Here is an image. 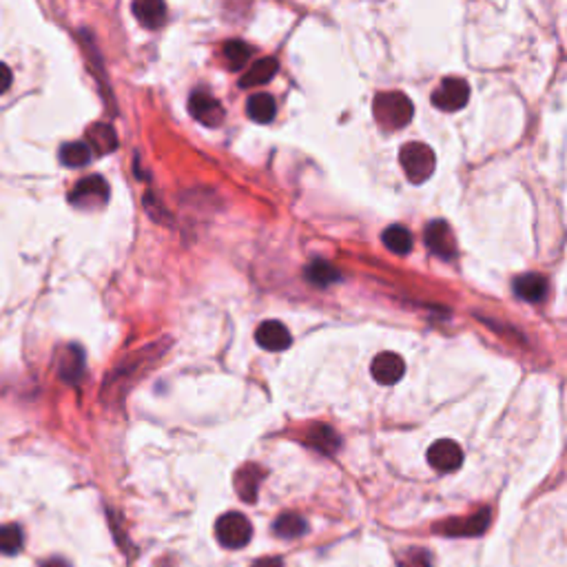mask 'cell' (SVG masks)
<instances>
[{"label":"cell","mask_w":567,"mask_h":567,"mask_svg":"<svg viewBox=\"0 0 567 567\" xmlns=\"http://www.w3.org/2000/svg\"><path fill=\"white\" fill-rule=\"evenodd\" d=\"M412 111L415 109H412L410 97L399 91L379 93L372 102V113L385 131H399L406 127L412 120Z\"/></svg>","instance_id":"obj_1"},{"label":"cell","mask_w":567,"mask_h":567,"mask_svg":"<svg viewBox=\"0 0 567 567\" xmlns=\"http://www.w3.org/2000/svg\"><path fill=\"white\" fill-rule=\"evenodd\" d=\"M399 162H401L403 173L412 184H423L428 177H432L434 168H437L434 151L423 142H408L399 153Z\"/></svg>","instance_id":"obj_2"},{"label":"cell","mask_w":567,"mask_h":567,"mask_svg":"<svg viewBox=\"0 0 567 567\" xmlns=\"http://www.w3.org/2000/svg\"><path fill=\"white\" fill-rule=\"evenodd\" d=\"M215 536L224 548L229 549H242L246 548L248 540L252 536V525L244 514L239 512H226L217 518L215 523Z\"/></svg>","instance_id":"obj_3"},{"label":"cell","mask_w":567,"mask_h":567,"mask_svg":"<svg viewBox=\"0 0 567 567\" xmlns=\"http://www.w3.org/2000/svg\"><path fill=\"white\" fill-rule=\"evenodd\" d=\"M106 199H109V184H106L105 177L100 175L84 177V180H80L69 193V202L74 204L75 208H84V211L105 206Z\"/></svg>","instance_id":"obj_4"},{"label":"cell","mask_w":567,"mask_h":567,"mask_svg":"<svg viewBox=\"0 0 567 567\" xmlns=\"http://www.w3.org/2000/svg\"><path fill=\"white\" fill-rule=\"evenodd\" d=\"M490 521H492L490 508H481L474 514H470V517L447 518V521L439 523V525H434V532L446 536H478L490 527Z\"/></svg>","instance_id":"obj_5"},{"label":"cell","mask_w":567,"mask_h":567,"mask_svg":"<svg viewBox=\"0 0 567 567\" xmlns=\"http://www.w3.org/2000/svg\"><path fill=\"white\" fill-rule=\"evenodd\" d=\"M470 100V87L465 80L461 78H446L437 89L432 91V105L439 111H447L454 113L461 111Z\"/></svg>","instance_id":"obj_6"},{"label":"cell","mask_w":567,"mask_h":567,"mask_svg":"<svg viewBox=\"0 0 567 567\" xmlns=\"http://www.w3.org/2000/svg\"><path fill=\"white\" fill-rule=\"evenodd\" d=\"M428 463L432 465L437 472H454L463 463V450L452 439H439L430 446L428 450Z\"/></svg>","instance_id":"obj_7"},{"label":"cell","mask_w":567,"mask_h":567,"mask_svg":"<svg viewBox=\"0 0 567 567\" xmlns=\"http://www.w3.org/2000/svg\"><path fill=\"white\" fill-rule=\"evenodd\" d=\"M423 239L425 244H428L430 251H432L437 257H443V260H454L456 257V242L447 221L443 220L430 221L423 230Z\"/></svg>","instance_id":"obj_8"},{"label":"cell","mask_w":567,"mask_h":567,"mask_svg":"<svg viewBox=\"0 0 567 567\" xmlns=\"http://www.w3.org/2000/svg\"><path fill=\"white\" fill-rule=\"evenodd\" d=\"M189 111L204 127H220L224 122V109H221L220 100L204 91H195L189 97Z\"/></svg>","instance_id":"obj_9"},{"label":"cell","mask_w":567,"mask_h":567,"mask_svg":"<svg viewBox=\"0 0 567 567\" xmlns=\"http://www.w3.org/2000/svg\"><path fill=\"white\" fill-rule=\"evenodd\" d=\"M403 372H406V363L397 353H379L370 363L372 379L381 385H394L401 381Z\"/></svg>","instance_id":"obj_10"},{"label":"cell","mask_w":567,"mask_h":567,"mask_svg":"<svg viewBox=\"0 0 567 567\" xmlns=\"http://www.w3.org/2000/svg\"><path fill=\"white\" fill-rule=\"evenodd\" d=\"M255 341L261 346L264 350H270V353H282L291 346V332L284 326L282 322H264L260 328L255 330Z\"/></svg>","instance_id":"obj_11"},{"label":"cell","mask_w":567,"mask_h":567,"mask_svg":"<svg viewBox=\"0 0 567 567\" xmlns=\"http://www.w3.org/2000/svg\"><path fill=\"white\" fill-rule=\"evenodd\" d=\"M264 470L255 463H248L235 474V490H237L239 499L246 501V503H255L257 501V490H260V483L264 478Z\"/></svg>","instance_id":"obj_12"},{"label":"cell","mask_w":567,"mask_h":567,"mask_svg":"<svg viewBox=\"0 0 567 567\" xmlns=\"http://www.w3.org/2000/svg\"><path fill=\"white\" fill-rule=\"evenodd\" d=\"M131 12L146 29H158L167 20V4L162 0H136L131 4Z\"/></svg>","instance_id":"obj_13"},{"label":"cell","mask_w":567,"mask_h":567,"mask_svg":"<svg viewBox=\"0 0 567 567\" xmlns=\"http://www.w3.org/2000/svg\"><path fill=\"white\" fill-rule=\"evenodd\" d=\"M84 372V353L80 346H66L60 354L58 363V375L66 384H78Z\"/></svg>","instance_id":"obj_14"},{"label":"cell","mask_w":567,"mask_h":567,"mask_svg":"<svg viewBox=\"0 0 567 567\" xmlns=\"http://www.w3.org/2000/svg\"><path fill=\"white\" fill-rule=\"evenodd\" d=\"M87 140V146L91 149V153L106 155L111 153V151L118 149V133H115V128L106 122H96L93 127H89Z\"/></svg>","instance_id":"obj_15"},{"label":"cell","mask_w":567,"mask_h":567,"mask_svg":"<svg viewBox=\"0 0 567 567\" xmlns=\"http://www.w3.org/2000/svg\"><path fill=\"white\" fill-rule=\"evenodd\" d=\"M514 292L521 299L536 304V301H540L548 295V279L540 273H525L514 279Z\"/></svg>","instance_id":"obj_16"},{"label":"cell","mask_w":567,"mask_h":567,"mask_svg":"<svg viewBox=\"0 0 567 567\" xmlns=\"http://www.w3.org/2000/svg\"><path fill=\"white\" fill-rule=\"evenodd\" d=\"M277 69H279V65L275 58H261V60H257L255 65H252L251 69H248L246 74L239 78V87L242 89L261 87V84H266L268 80L275 78Z\"/></svg>","instance_id":"obj_17"},{"label":"cell","mask_w":567,"mask_h":567,"mask_svg":"<svg viewBox=\"0 0 567 567\" xmlns=\"http://www.w3.org/2000/svg\"><path fill=\"white\" fill-rule=\"evenodd\" d=\"M306 443L317 452H322V454H335L339 450V434L332 428H328V425L317 423L306 434Z\"/></svg>","instance_id":"obj_18"},{"label":"cell","mask_w":567,"mask_h":567,"mask_svg":"<svg viewBox=\"0 0 567 567\" xmlns=\"http://www.w3.org/2000/svg\"><path fill=\"white\" fill-rule=\"evenodd\" d=\"M246 113L248 118L255 120L260 124H268L275 120L277 113V105H275V97L270 93H252L246 102Z\"/></svg>","instance_id":"obj_19"},{"label":"cell","mask_w":567,"mask_h":567,"mask_svg":"<svg viewBox=\"0 0 567 567\" xmlns=\"http://www.w3.org/2000/svg\"><path fill=\"white\" fill-rule=\"evenodd\" d=\"M308 532V525H306L304 518L295 512H286V514H279L273 523V534L279 536V539H299Z\"/></svg>","instance_id":"obj_20"},{"label":"cell","mask_w":567,"mask_h":567,"mask_svg":"<svg viewBox=\"0 0 567 567\" xmlns=\"http://www.w3.org/2000/svg\"><path fill=\"white\" fill-rule=\"evenodd\" d=\"M381 242H384V246L388 248L390 252H394V255H408V252L412 251V235L410 230L403 229L401 224L388 226V229L384 230V235H381Z\"/></svg>","instance_id":"obj_21"},{"label":"cell","mask_w":567,"mask_h":567,"mask_svg":"<svg viewBox=\"0 0 567 567\" xmlns=\"http://www.w3.org/2000/svg\"><path fill=\"white\" fill-rule=\"evenodd\" d=\"M339 277H341L339 270L323 260H313L308 264V268H306V279L317 288L332 286L335 282H339Z\"/></svg>","instance_id":"obj_22"},{"label":"cell","mask_w":567,"mask_h":567,"mask_svg":"<svg viewBox=\"0 0 567 567\" xmlns=\"http://www.w3.org/2000/svg\"><path fill=\"white\" fill-rule=\"evenodd\" d=\"M60 162L69 168L84 167V164L91 162V149L87 146V142H66L60 149Z\"/></svg>","instance_id":"obj_23"},{"label":"cell","mask_w":567,"mask_h":567,"mask_svg":"<svg viewBox=\"0 0 567 567\" xmlns=\"http://www.w3.org/2000/svg\"><path fill=\"white\" fill-rule=\"evenodd\" d=\"M25 543V534H22V527L16 523H7V525H0V554L4 556H13L22 549Z\"/></svg>","instance_id":"obj_24"},{"label":"cell","mask_w":567,"mask_h":567,"mask_svg":"<svg viewBox=\"0 0 567 567\" xmlns=\"http://www.w3.org/2000/svg\"><path fill=\"white\" fill-rule=\"evenodd\" d=\"M221 56H224V62L229 65L230 71H239L244 69V65L248 62L251 49H248V44H244L242 40H230V43H226L224 49H221Z\"/></svg>","instance_id":"obj_25"},{"label":"cell","mask_w":567,"mask_h":567,"mask_svg":"<svg viewBox=\"0 0 567 567\" xmlns=\"http://www.w3.org/2000/svg\"><path fill=\"white\" fill-rule=\"evenodd\" d=\"M399 567H430V554L421 548L408 549L406 556L399 561Z\"/></svg>","instance_id":"obj_26"},{"label":"cell","mask_w":567,"mask_h":567,"mask_svg":"<svg viewBox=\"0 0 567 567\" xmlns=\"http://www.w3.org/2000/svg\"><path fill=\"white\" fill-rule=\"evenodd\" d=\"M12 82H13L12 69H9L4 62H0V96H3V93H7V89L12 87Z\"/></svg>","instance_id":"obj_27"},{"label":"cell","mask_w":567,"mask_h":567,"mask_svg":"<svg viewBox=\"0 0 567 567\" xmlns=\"http://www.w3.org/2000/svg\"><path fill=\"white\" fill-rule=\"evenodd\" d=\"M251 567H284V563L279 556H261Z\"/></svg>","instance_id":"obj_28"},{"label":"cell","mask_w":567,"mask_h":567,"mask_svg":"<svg viewBox=\"0 0 567 567\" xmlns=\"http://www.w3.org/2000/svg\"><path fill=\"white\" fill-rule=\"evenodd\" d=\"M40 567H69V563H66L65 558H60V556H51V558H47L44 563H40Z\"/></svg>","instance_id":"obj_29"}]
</instances>
